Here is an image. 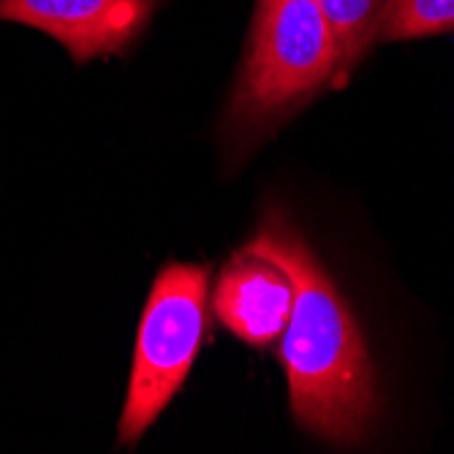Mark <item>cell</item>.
I'll list each match as a JSON object with an SVG mask.
<instances>
[{"label": "cell", "instance_id": "6da1fadb", "mask_svg": "<svg viewBox=\"0 0 454 454\" xmlns=\"http://www.w3.org/2000/svg\"><path fill=\"white\" fill-rule=\"evenodd\" d=\"M292 280L294 300L280 335L292 414L333 446H354L373 427L379 395L359 324L308 242L280 213H270L245 245Z\"/></svg>", "mask_w": 454, "mask_h": 454}, {"label": "cell", "instance_id": "7a4b0ae2", "mask_svg": "<svg viewBox=\"0 0 454 454\" xmlns=\"http://www.w3.org/2000/svg\"><path fill=\"white\" fill-rule=\"evenodd\" d=\"M338 76L335 33L316 0H259L229 129L259 134Z\"/></svg>", "mask_w": 454, "mask_h": 454}, {"label": "cell", "instance_id": "3957f363", "mask_svg": "<svg viewBox=\"0 0 454 454\" xmlns=\"http://www.w3.org/2000/svg\"><path fill=\"white\" fill-rule=\"evenodd\" d=\"M210 270L201 264L163 267L139 321L120 446H134L183 389L207 333Z\"/></svg>", "mask_w": 454, "mask_h": 454}, {"label": "cell", "instance_id": "277c9868", "mask_svg": "<svg viewBox=\"0 0 454 454\" xmlns=\"http://www.w3.org/2000/svg\"><path fill=\"white\" fill-rule=\"evenodd\" d=\"M155 0H0V20L44 30L76 63L126 52L145 30Z\"/></svg>", "mask_w": 454, "mask_h": 454}, {"label": "cell", "instance_id": "5b68a950", "mask_svg": "<svg viewBox=\"0 0 454 454\" xmlns=\"http://www.w3.org/2000/svg\"><path fill=\"white\" fill-rule=\"evenodd\" d=\"M292 300L294 288L288 275L275 262L242 247L223 267L213 305L226 329L247 346L262 348L280 340Z\"/></svg>", "mask_w": 454, "mask_h": 454}, {"label": "cell", "instance_id": "8992f818", "mask_svg": "<svg viewBox=\"0 0 454 454\" xmlns=\"http://www.w3.org/2000/svg\"><path fill=\"white\" fill-rule=\"evenodd\" d=\"M316 4L335 33V44H338L335 79H346L348 71L367 52V47L379 38V25L389 0H316Z\"/></svg>", "mask_w": 454, "mask_h": 454}, {"label": "cell", "instance_id": "52a82bcc", "mask_svg": "<svg viewBox=\"0 0 454 454\" xmlns=\"http://www.w3.org/2000/svg\"><path fill=\"white\" fill-rule=\"evenodd\" d=\"M454 30V0H389L379 38L405 41Z\"/></svg>", "mask_w": 454, "mask_h": 454}]
</instances>
